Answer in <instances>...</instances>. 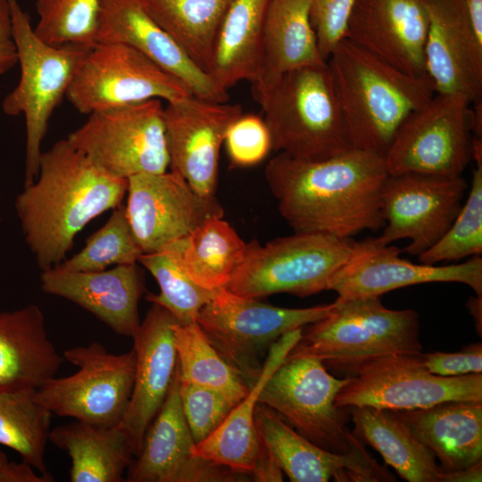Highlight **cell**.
Wrapping results in <instances>:
<instances>
[{"label":"cell","mask_w":482,"mask_h":482,"mask_svg":"<svg viewBox=\"0 0 482 482\" xmlns=\"http://www.w3.org/2000/svg\"><path fill=\"white\" fill-rule=\"evenodd\" d=\"M67 140L96 166L116 178L162 173L169 168L160 99L94 111Z\"/></svg>","instance_id":"obj_10"},{"label":"cell","mask_w":482,"mask_h":482,"mask_svg":"<svg viewBox=\"0 0 482 482\" xmlns=\"http://www.w3.org/2000/svg\"><path fill=\"white\" fill-rule=\"evenodd\" d=\"M0 482H52L25 463L10 461L0 450Z\"/></svg>","instance_id":"obj_46"},{"label":"cell","mask_w":482,"mask_h":482,"mask_svg":"<svg viewBox=\"0 0 482 482\" xmlns=\"http://www.w3.org/2000/svg\"><path fill=\"white\" fill-rule=\"evenodd\" d=\"M152 19L208 74L234 0H140Z\"/></svg>","instance_id":"obj_33"},{"label":"cell","mask_w":482,"mask_h":482,"mask_svg":"<svg viewBox=\"0 0 482 482\" xmlns=\"http://www.w3.org/2000/svg\"><path fill=\"white\" fill-rule=\"evenodd\" d=\"M63 361L37 305L0 312V391L36 390L55 377Z\"/></svg>","instance_id":"obj_26"},{"label":"cell","mask_w":482,"mask_h":482,"mask_svg":"<svg viewBox=\"0 0 482 482\" xmlns=\"http://www.w3.org/2000/svg\"><path fill=\"white\" fill-rule=\"evenodd\" d=\"M234 166H253L264 160L272 150L267 125L261 116L242 114L226 131L224 142Z\"/></svg>","instance_id":"obj_42"},{"label":"cell","mask_w":482,"mask_h":482,"mask_svg":"<svg viewBox=\"0 0 482 482\" xmlns=\"http://www.w3.org/2000/svg\"><path fill=\"white\" fill-rule=\"evenodd\" d=\"M193 96L189 87L137 49L95 43L85 53L65 97L83 114L149 99Z\"/></svg>","instance_id":"obj_14"},{"label":"cell","mask_w":482,"mask_h":482,"mask_svg":"<svg viewBox=\"0 0 482 482\" xmlns=\"http://www.w3.org/2000/svg\"><path fill=\"white\" fill-rule=\"evenodd\" d=\"M395 411L439 460L444 472L461 470L482 461V402L450 401Z\"/></svg>","instance_id":"obj_28"},{"label":"cell","mask_w":482,"mask_h":482,"mask_svg":"<svg viewBox=\"0 0 482 482\" xmlns=\"http://www.w3.org/2000/svg\"><path fill=\"white\" fill-rule=\"evenodd\" d=\"M34 32L52 46H90L96 43L100 0H37Z\"/></svg>","instance_id":"obj_38"},{"label":"cell","mask_w":482,"mask_h":482,"mask_svg":"<svg viewBox=\"0 0 482 482\" xmlns=\"http://www.w3.org/2000/svg\"><path fill=\"white\" fill-rule=\"evenodd\" d=\"M420 361L424 369L438 376L482 373V344H470L456 353H421Z\"/></svg>","instance_id":"obj_44"},{"label":"cell","mask_w":482,"mask_h":482,"mask_svg":"<svg viewBox=\"0 0 482 482\" xmlns=\"http://www.w3.org/2000/svg\"><path fill=\"white\" fill-rule=\"evenodd\" d=\"M470 24L478 40L482 43V0H465Z\"/></svg>","instance_id":"obj_49"},{"label":"cell","mask_w":482,"mask_h":482,"mask_svg":"<svg viewBox=\"0 0 482 482\" xmlns=\"http://www.w3.org/2000/svg\"><path fill=\"white\" fill-rule=\"evenodd\" d=\"M182 410L195 444L210 436L237 404L223 394L200 386L180 382Z\"/></svg>","instance_id":"obj_41"},{"label":"cell","mask_w":482,"mask_h":482,"mask_svg":"<svg viewBox=\"0 0 482 482\" xmlns=\"http://www.w3.org/2000/svg\"><path fill=\"white\" fill-rule=\"evenodd\" d=\"M180 382L208 387L238 403L250 391L243 378L209 342L196 321L173 324Z\"/></svg>","instance_id":"obj_36"},{"label":"cell","mask_w":482,"mask_h":482,"mask_svg":"<svg viewBox=\"0 0 482 482\" xmlns=\"http://www.w3.org/2000/svg\"><path fill=\"white\" fill-rule=\"evenodd\" d=\"M305 327L287 356L319 358L343 374L373 358L422 353L418 312L388 309L380 296L337 297L328 316Z\"/></svg>","instance_id":"obj_5"},{"label":"cell","mask_w":482,"mask_h":482,"mask_svg":"<svg viewBox=\"0 0 482 482\" xmlns=\"http://www.w3.org/2000/svg\"><path fill=\"white\" fill-rule=\"evenodd\" d=\"M128 179L96 166L68 140L42 152L36 180L15 199L21 229L41 270L61 263L74 237L103 212L121 204Z\"/></svg>","instance_id":"obj_2"},{"label":"cell","mask_w":482,"mask_h":482,"mask_svg":"<svg viewBox=\"0 0 482 482\" xmlns=\"http://www.w3.org/2000/svg\"><path fill=\"white\" fill-rule=\"evenodd\" d=\"M256 429L264 445L293 482L396 481L365 450L364 445L345 454L323 450L298 434L270 407L256 403Z\"/></svg>","instance_id":"obj_20"},{"label":"cell","mask_w":482,"mask_h":482,"mask_svg":"<svg viewBox=\"0 0 482 482\" xmlns=\"http://www.w3.org/2000/svg\"><path fill=\"white\" fill-rule=\"evenodd\" d=\"M482 461L454 472H444L442 482H476L481 481Z\"/></svg>","instance_id":"obj_48"},{"label":"cell","mask_w":482,"mask_h":482,"mask_svg":"<svg viewBox=\"0 0 482 482\" xmlns=\"http://www.w3.org/2000/svg\"><path fill=\"white\" fill-rule=\"evenodd\" d=\"M96 43H120L137 49L182 80L196 97L213 102L229 99L228 91L190 60L140 0H100Z\"/></svg>","instance_id":"obj_24"},{"label":"cell","mask_w":482,"mask_h":482,"mask_svg":"<svg viewBox=\"0 0 482 482\" xmlns=\"http://www.w3.org/2000/svg\"><path fill=\"white\" fill-rule=\"evenodd\" d=\"M400 248L380 243L378 237L357 241L349 260L332 276L327 290L349 299L380 296L409 286L432 282H455L469 286L482 295V258L444 266L416 264L402 259Z\"/></svg>","instance_id":"obj_18"},{"label":"cell","mask_w":482,"mask_h":482,"mask_svg":"<svg viewBox=\"0 0 482 482\" xmlns=\"http://www.w3.org/2000/svg\"><path fill=\"white\" fill-rule=\"evenodd\" d=\"M252 92L273 151L321 161L352 148L327 62L287 71Z\"/></svg>","instance_id":"obj_4"},{"label":"cell","mask_w":482,"mask_h":482,"mask_svg":"<svg viewBox=\"0 0 482 482\" xmlns=\"http://www.w3.org/2000/svg\"><path fill=\"white\" fill-rule=\"evenodd\" d=\"M125 213L143 253L159 251L207 219L224 215L215 195H200L170 170L129 177Z\"/></svg>","instance_id":"obj_16"},{"label":"cell","mask_w":482,"mask_h":482,"mask_svg":"<svg viewBox=\"0 0 482 482\" xmlns=\"http://www.w3.org/2000/svg\"><path fill=\"white\" fill-rule=\"evenodd\" d=\"M353 237L294 232L261 245L246 244L242 262L225 288L261 299L275 294L306 297L327 290L332 276L349 260Z\"/></svg>","instance_id":"obj_7"},{"label":"cell","mask_w":482,"mask_h":482,"mask_svg":"<svg viewBox=\"0 0 482 482\" xmlns=\"http://www.w3.org/2000/svg\"><path fill=\"white\" fill-rule=\"evenodd\" d=\"M34 389L0 391V445L54 481L45 461L52 412L35 398Z\"/></svg>","instance_id":"obj_35"},{"label":"cell","mask_w":482,"mask_h":482,"mask_svg":"<svg viewBox=\"0 0 482 482\" xmlns=\"http://www.w3.org/2000/svg\"><path fill=\"white\" fill-rule=\"evenodd\" d=\"M425 68L436 93L481 100L482 43L470 24L465 0H425Z\"/></svg>","instance_id":"obj_22"},{"label":"cell","mask_w":482,"mask_h":482,"mask_svg":"<svg viewBox=\"0 0 482 482\" xmlns=\"http://www.w3.org/2000/svg\"><path fill=\"white\" fill-rule=\"evenodd\" d=\"M138 262L153 275L160 287L159 294L148 293L146 300L165 308L179 324L196 321L200 310L217 291L198 286L186 274L171 244L143 253Z\"/></svg>","instance_id":"obj_37"},{"label":"cell","mask_w":482,"mask_h":482,"mask_svg":"<svg viewBox=\"0 0 482 482\" xmlns=\"http://www.w3.org/2000/svg\"><path fill=\"white\" fill-rule=\"evenodd\" d=\"M471 104L461 94L436 93L411 112L384 155L388 174L462 176L472 161Z\"/></svg>","instance_id":"obj_12"},{"label":"cell","mask_w":482,"mask_h":482,"mask_svg":"<svg viewBox=\"0 0 482 482\" xmlns=\"http://www.w3.org/2000/svg\"><path fill=\"white\" fill-rule=\"evenodd\" d=\"M482 253V166L473 170L465 203L445 234L418 256L420 262L436 265Z\"/></svg>","instance_id":"obj_40"},{"label":"cell","mask_w":482,"mask_h":482,"mask_svg":"<svg viewBox=\"0 0 482 482\" xmlns=\"http://www.w3.org/2000/svg\"><path fill=\"white\" fill-rule=\"evenodd\" d=\"M21 77L3 99L1 107L9 116L23 115L26 127L24 186L32 184L39 171L42 141L53 112L91 46H52L34 32L29 13L18 0H7Z\"/></svg>","instance_id":"obj_6"},{"label":"cell","mask_w":482,"mask_h":482,"mask_svg":"<svg viewBox=\"0 0 482 482\" xmlns=\"http://www.w3.org/2000/svg\"><path fill=\"white\" fill-rule=\"evenodd\" d=\"M384 157L351 148L321 161L278 153L264 169L280 215L294 232L353 237L383 229L380 192Z\"/></svg>","instance_id":"obj_1"},{"label":"cell","mask_w":482,"mask_h":482,"mask_svg":"<svg viewBox=\"0 0 482 482\" xmlns=\"http://www.w3.org/2000/svg\"><path fill=\"white\" fill-rule=\"evenodd\" d=\"M326 62L311 22L310 0H272L264 24L260 70L252 86H265L287 71Z\"/></svg>","instance_id":"obj_29"},{"label":"cell","mask_w":482,"mask_h":482,"mask_svg":"<svg viewBox=\"0 0 482 482\" xmlns=\"http://www.w3.org/2000/svg\"><path fill=\"white\" fill-rule=\"evenodd\" d=\"M466 307L468 308L470 315L475 320V325L478 335H482V295L470 296L467 303Z\"/></svg>","instance_id":"obj_50"},{"label":"cell","mask_w":482,"mask_h":482,"mask_svg":"<svg viewBox=\"0 0 482 482\" xmlns=\"http://www.w3.org/2000/svg\"><path fill=\"white\" fill-rule=\"evenodd\" d=\"M143 252L121 204L107 222L86 240L85 247L56 266L75 271H99L111 265L138 262Z\"/></svg>","instance_id":"obj_39"},{"label":"cell","mask_w":482,"mask_h":482,"mask_svg":"<svg viewBox=\"0 0 482 482\" xmlns=\"http://www.w3.org/2000/svg\"><path fill=\"white\" fill-rule=\"evenodd\" d=\"M170 244L186 274L212 291L227 287L246 250V243L221 216L207 219Z\"/></svg>","instance_id":"obj_34"},{"label":"cell","mask_w":482,"mask_h":482,"mask_svg":"<svg viewBox=\"0 0 482 482\" xmlns=\"http://www.w3.org/2000/svg\"><path fill=\"white\" fill-rule=\"evenodd\" d=\"M45 293L87 310L115 333L133 337L140 327L138 302L145 292L137 263L99 271H75L54 266L40 275Z\"/></svg>","instance_id":"obj_25"},{"label":"cell","mask_w":482,"mask_h":482,"mask_svg":"<svg viewBox=\"0 0 482 482\" xmlns=\"http://www.w3.org/2000/svg\"><path fill=\"white\" fill-rule=\"evenodd\" d=\"M272 0H234L216 43L208 75L228 91L241 80L253 83L259 73L262 41Z\"/></svg>","instance_id":"obj_32"},{"label":"cell","mask_w":482,"mask_h":482,"mask_svg":"<svg viewBox=\"0 0 482 482\" xmlns=\"http://www.w3.org/2000/svg\"><path fill=\"white\" fill-rule=\"evenodd\" d=\"M468 183L462 176L408 172L389 175L380 192L385 221L380 243L408 238L403 252L419 256L445 234L457 217Z\"/></svg>","instance_id":"obj_15"},{"label":"cell","mask_w":482,"mask_h":482,"mask_svg":"<svg viewBox=\"0 0 482 482\" xmlns=\"http://www.w3.org/2000/svg\"><path fill=\"white\" fill-rule=\"evenodd\" d=\"M49 441L71 460V482H120L135 458L126 432L119 426L100 428L83 421L50 430Z\"/></svg>","instance_id":"obj_31"},{"label":"cell","mask_w":482,"mask_h":482,"mask_svg":"<svg viewBox=\"0 0 482 482\" xmlns=\"http://www.w3.org/2000/svg\"><path fill=\"white\" fill-rule=\"evenodd\" d=\"M251 476L255 481H283L282 470L263 443L259 459Z\"/></svg>","instance_id":"obj_47"},{"label":"cell","mask_w":482,"mask_h":482,"mask_svg":"<svg viewBox=\"0 0 482 482\" xmlns=\"http://www.w3.org/2000/svg\"><path fill=\"white\" fill-rule=\"evenodd\" d=\"M242 114L240 104L195 96L167 103L163 120L170 170L200 195H214L226 131Z\"/></svg>","instance_id":"obj_17"},{"label":"cell","mask_w":482,"mask_h":482,"mask_svg":"<svg viewBox=\"0 0 482 482\" xmlns=\"http://www.w3.org/2000/svg\"><path fill=\"white\" fill-rule=\"evenodd\" d=\"M355 0H310V19L322 57L327 61L345 38Z\"/></svg>","instance_id":"obj_43"},{"label":"cell","mask_w":482,"mask_h":482,"mask_svg":"<svg viewBox=\"0 0 482 482\" xmlns=\"http://www.w3.org/2000/svg\"><path fill=\"white\" fill-rule=\"evenodd\" d=\"M353 434L382 456L385 463L409 482H442L443 470L395 411L370 406L345 408Z\"/></svg>","instance_id":"obj_30"},{"label":"cell","mask_w":482,"mask_h":482,"mask_svg":"<svg viewBox=\"0 0 482 482\" xmlns=\"http://www.w3.org/2000/svg\"><path fill=\"white\" fill-rule=\"evenodd\" d=\"M62 356L79 370L72 375L46 381L36 389V400L60 417L100 428L117 426L133 390L135 350L113 354L101 343L93 342L67 349Z\"/></svg>","instance_id":"obj_11"},{"label":"cell","mask_w":482,"mask_h":482,"mask_svg":"<svg viewBox=\"0 0 482 482\" xmlns=\"http://www.w3.org/2000/svg\"><path fill=\"white\" fill-rule=\"evenodd\" d=\"M333 306L334 303L309 308L278 307L224 287L200 310L196 322L251 389L271 345L283 335L322 320Z\"/></svg>","instance_id":"obj_8"},{"label":"cell","mask_w":482,"mask_h":482,"mask_svg":"<svg viewBox=\"0 0 482 482\" xmlns=\"http://www.w3.org/2000/svg\"><path fill=\"white\" fill-rule=\"evenodd\" d=\"M347 381L348 377L331 375L319 358L287 355L266 381L258 403L317 446L345 454L364 445L347 426L346 409L335 402Z\"/></svg>","instance_id":"obj_9"},{"label":"cell","mask_w":482,"mask_h":482,"mask_svg":"<svg viewBox=\"0 0 482 482\" xmlns=\"http://www.w3.org/2000/svg\"><path fill=\"white\" fill-rule=\"evenodd\" d=\"M195 443L179 395V364L167 397L147 428L139 453L128 468L129 482H237L247 475L195 454Z\"/></svg>","instance_id":"obj_19"},{"label":"cell","mask_w":482,"mask_h":482,"mask_svg":"<svg viewBox=\"0 0 482 482\" xmlns=\"http://www.w3.org/2000/svg\"><path fill=\"white\" fill-rule=\"evenodd\" d=\"M327 64L352 148L383 157L405 119L436 94L428 75L408 74L346 38Z\"/></svg>","instance_id":"obj_3"},{"label":"cell","mask_w":482,"mask_h":482,"mask_svg":"<svg viewBox=\"0 0 482 482\" xmlns=\"http://www.w3.org/2000/svg\"><path fill=\"white\" fill-rule=\"evenodd\" d=\"M349 375L337 395L338 407L406 411L450 401L482 402V373L435 375L421 366L420 353L373 358L359 364Z\"/></svg>","instance_id":"obj_13"},{"label":"cell","mask_w":482,"mask_h":482,"mask_svg":"<svg viewBox=\"0 0 482 482\" xmlns=\"http://www.w3.org/2000/svg\"><path fill=\"white\" fill-rule=\"evenodd\" d=\"M303 328L283 335L271 345L254 385L225 421L210 436L195 444V455L235 472L252 475L262 446L254 422L258 397L270 375L301 337Z\"/></svg>","instance_id":"obj_27"},{"label":"cell","mask_w":482,"mask_h":482,"mask_svg":"<svg viewBox=\"0 0 482 482\" xmlns=\"http://www.w3.org/2000/svg\"><path fill=\"white\" fill-rule=\"evenodd\" d=\"M17 64L18 52L9 3L7 0H0V74L8 72Z\"/></svg>","instance_id":"obj_45"},{"label":"cell","mask_w":482,"mask_h":482,"mask_svg":"<svg viewBox=\"0 0 482 482\" xmlns=\"http://www.w3.org/2000/svg\"><path fill=\"white\" fill-rule=\"evenodd\" d=\"M175 322L170 312L153 303L132 337L136 353L134 385L129 406L118 425L129 436L135 457L173 380L178 364L172 328Z\"/></svg>","instance_id":"obj_23"},{"label":"cell","mask_w":482,"mask_h":482,"mask_svg":"<svg viewBox=\"0 0 482 482\" xmlns=\"http://www.w3.org/2000/svg\"><path fill=\"white\" fill-rule=\"evenodd\" d=\"M425 0H355L345 38L397 69L425 76Z\"/></svg>","instance_id":"obj_21"}]
</instances>
